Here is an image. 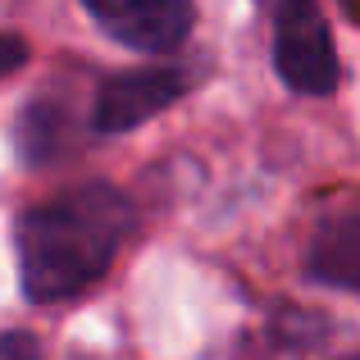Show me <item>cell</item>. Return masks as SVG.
<instances>
[{"mask_svg": "<svg viewBox=\"0 0 360 360\" xmlns=\"http://www.w3.org/2000/svg\"><path fill=\"white\" fill-rule=\"evenodd\" d=\"M137 233V205L110 183H78L32 205L14 224L18 288L32 306H60L91 292Z\"/></svg>", "mask_w": 360, "mask_h": 360, "instance_id": "obj_1", "label": "cell"}, {"mask_svg": "<svg viewBox=\"0 0 360 360\" xmlns=\"http://www.w3.org/2000/svg\"><path fill=\"white\" fill-rule=\"evenodd\" d=\"M274 73L297 96L338 91V46L319 0H274Z\"/></svg>", "mask_w": 360, "mask_h": 360, "instance_id": "obj_2", "label": "cell"}, {"mask_svg": "<svg viewBox=\"0 0 360 360\" xmlns=\"http://www.w3.org/2000/svg\"><path fill=\"white\" fill-rule=\"evenodd\" d=\"M196 73L183 69H132V73H115L96 87L91 96V132L101 137H119L132 132L141 123H150L155 115H165L174 101H183L192 91Z\"/></svg>", "mask_w": 360, "mask_h": 360, "instance_id": "obj_3", "label": "cell"}, {"mask_svg": "<svg viewBox=\"0 0 360 360\" xmlns=\"http://www.w3.org/2000/svg\"><path fill=\"white\" fill-rule=\"evenodd\" d=\"M78 5L137 55H174L196 27L192 0H78Z\"/></svg>", "mask_w": 360, "mask_h": 360, "instance_id": "obj_4", "label": "cell"}, {"mask_svg": "<svg viewBox=\"0 0 360 360\" xmlns=\"http://www.w3.org/2000/svg\"><path fill=\"white\" fill-rule=\"evenodd\" d=\"M306 274L324 288L360 292V210L328 214L306 246Z\"/></svg>", "mask_w": 360, "mask_h": 360, "instance_id": "obj_5", "label": "cell"}, {"mask_svg": "<svg viewBox=\"0 0 360 360\" xmlns=\"http://www.w3.org/2000/svg\"><path fill=\"white\" fill-rule=\"evenodd\" d=\"M69 150V110L41 96L18 115V160L23 165H55Z\"/></svg>", "mask_w": 360, "mask_h": 360, "instance_id": "obj_6", "label": "cell"}, {"mask_svg": "<svg viewBox=\"0 0 360 360\" xmlns=\"http://www.w3.org/2000/svg\"><path fill=\"white\" fill-rule=\"evenodd\" d=\"M27 64V41L18 32H0V82Z\"/></svg>", "mask_w": 360, "mask_h": 360, "instance_id": "obj_7", "label": "cell"}, {"mask_svg": "<svg viewBox=\"0 0 360 360\" xmlns=\"http://www.w3.org/2000/svg\"><path fill=\"white\" fill-rule=\"evenodd\" d=\"M347 360H360V356H347Z\"/></svg>", "mask_w": 360, "mask_h": 360, "instance_id": "obj_8", "label": "cell"}]
</instances>
